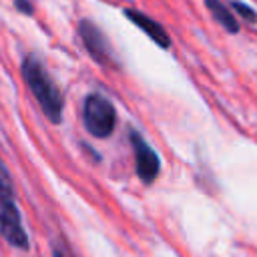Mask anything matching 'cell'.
Returning a JSON list of instances; mask_svg holds the SVG:
<instances>
[{
  "label": "cell",
  "mask_w": 257,
  "mask_h": 257,
  "mask_svg": "<svg viewBox=\"0 0 257 257\" xmlns=\"http://www.w3.org/2000/svg\"><path fill=\"white\" fill-rule=\"evenodd\" d=\"M78 36L86 48V52L90 54V58L102 66H112L114 64V56L112 50L108 46L106 36L102 34V30L88 18H82L78 22Z\"/></svg>",
  "instance_id": "obj_4"
},
{
  "label": "cell",
  "mask_w": 257,
  "mask_h": 257,
  "mask_svg": "<svg viewBox=\"0 0 257 257\" xmlns=\"http://www.w3.org/2000/svg\"><path fill=\"white\" fill-rule=\"evenodd\" d=\"M0 235L4 241L16 249H28V235L22 225V217L16 205V195H14V185L10 171L0 159Z\"/></svg>",
  "instance_id": "obj_2"
},
{
  "label": "cell",
  "mask_w": 257,
  "mask_h": 257,
  "mask_svg": "<svg viewBox=\"0 0 257 257\" xmlns=\"http://www.w3.org/2000/svg\"><path fill=\"white\" fill-rule=\"evenodd\" d=\"M20 72H22V78H24L26 86L30 88L32 96L40 104L44 116L52 124H60L62 108H64V98H62L60 88L56 86V82L48 74L46 66L42 64V60L36 54H26L22 58Z\"/></svg>",
  "instance_id": "obj_1"
},
{
  "label": "cell",
  "mask_w": 257,
  "mask_h": 257,
  "mask_svg": "<svg viewBox=\"0 0 257 257\" xmlns=\"http://www.w3.org/2000/svg\"><path fill=\"white\" fill-rule=\"evenodd\" d=\"M122 14H124L139 30H143L155 44H159L161 48H169V46H171V36H169V32H167L157 20H153L151 16H147L145 12L135 10V8H124Z\"/></svg>",
  "instance_id": "obj_6"
},
{
  "label": "cell",
  "mask_w": 257,
  "mask_h": 257,
  "mask_svg": "<svg viewBox=\"0 0 257 257\" xmlns=\"http://www.w3.org/2000/svg\"><path fill=\"white\" fill-rule=\"evenodd\" d=\"M82 124L88 131V135L96 139H106L108 135H112L116 126L114 104L98 92L88 94L82 102Z\"/></svg>",
  "instance_id": "obj_3"
},
{
  "label": "cell",
  "mask_w": 257,
  "mask_h": 257,
  "mask_svg": "<svg viewBox=\"0 0 257 257\" xmlns=\"http://www.w3.org/2000/svg\"><path fill=\"white\" fill-rule=\"evenodd\" d=\"M205 2V8L211 12V16L231 34H237L239 32V22L237 18L233 16V12L223 4V0H203Z\"/></svg>",
  "instance_id": "obj_7"
},
{
  "label": "cell",
  "mask_w": 257,
  "mask_h": 257,
  "mask_svg": "<svg viewBox=\"0 0 257 257\" xmlns=\"http://www.w3.org/2000/svg\"><path fill=\"white\" fill-rule=\"evenodd\" d=\"M52 255H54V257H70L68 251H66L60 243H52Z\"/></svg>",
  "instance_id": "obj_10"
},
{
  "label": "cell",
  "mask_w": 257,
  "mask_h": 257,
  "mask_svg": "<svg viewBox=\"0 0 257 257\" xmlns=\"http://www.w3.org/2000/svg\"><path fill=\"white\" fill-rule=\"evenodd\" d=\"M231 6H233V10L245 20V22H249V24H257V12L253 10V8H249L245 2H239V0H233L231 2Z\"/></svg>",
  "instance_id": "obj_8"
},
{
  "label": "cell",
  "mask_w": 257,
  "mask_h": 257,
  "mask_svg": "<svg viewBox=\"0 0 257 257\" xmlns=\"http://www.w3.org/2000/svg\"><path fill=\"white\" fill-rule=\"evenodd\" d=\"M14 8L20 14H26V16H32L34 14V6H32L30 0H14Z\"/></svg>",
  "instance_id": "obj_9"
},
{
  "label": "cell",
  "mask_w": 257,
  "mask_h": 257,
  "mask_svg": "<svg viewBox=\"0 0 257 257\" xmlns=\"http://www.w3.org/2000/svg\"><path fill=\"white\" fill-rule=\"evenodd\" d=\"M128 139H131V145H133V151H135V161H137V175L141 177V181L145 183H153L161 171V161H159V155L149 147V143L137 133V131H131L128 133Z\"/></svg>",
  "instance_id": "obj_5"
}]
</instances>
